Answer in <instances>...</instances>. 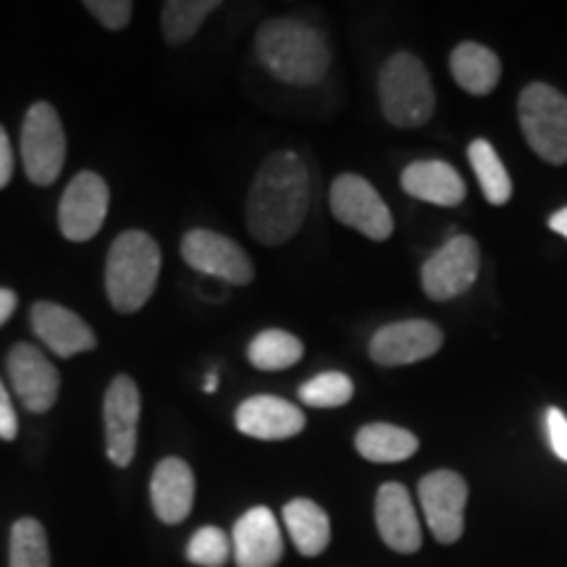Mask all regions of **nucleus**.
I'll return each instance as SVG.
<instances>
[{"label": "nucleus", "instance_id": "b1692460", "mask_svg": "<svg viewBox=\"0 0 567 567\" xmlns=\"http://www.w3.org/2000/svg\"><path fill=\"white\" fill-rule=\"evenodd\" d=\"M467 161H471L473 174H476L478 187L492 205H507L513 197V179H509L505 163L496 155L492 142L484 137L473 140L467 145Z\"/></svg>", "mask_w": 567, "mask_h": 567}, {"label": "nucleus", "instance_id": "aec40b11", "mask_svg": "<svg viewBox=\"0 0 567 567\" xmlns=\"http://www.w3.org/2000/svg\"><path fill=\"white\" fill-rule=\"evenodd\" d=\"M402 189L415 200L455 208L465 200L467 187L455 166L446 161H415L402 172Z\"/></svg>", "mask_w": 567, "mask_h": 567}, {"label": "nucleus", "instance_id": "c9c22d12", "mask_svg": "<svg viewBox=\"0 0 567 567\" xmlns=\"http://www.w3.org/2000/svg\"><path fill=\"white\" fill-rule=\"evenodd\" d=\"M216 389H218V375L210 373L208 379H205V389H203V392H205V394H213V392H216Z\"/></svg>", "mask_w": 567, "mask_h": 567}, {"label": "nucleus", "instance_id": "4468645a", "mask_svg": "<svg viewBox=\"0 0 567 567\" xmlns=\"http://www.w3.org/2000/svg\"><path fill=\"white\" fill-rule=\"evenodd\" d=\"M9 379L21 405L30 413H48L61 392V375L40 347L21 342L9 352Z\"/></svg>", "mask_w": 567, "mask_h": 567}, {"label": "nucleus", "instance_id": "4be33fe9", "mask_svg": "<svg viewBox=\"0 0 567 567\" xmlns=\"http://www.w3.org/2000/svg\"><path fill=\"white\" fill-rule=\"evenodd\" d=\"M284 526H287L292 544L302 557H318L323 555L331 542V520L321 505L313 499H297L284 505Z\"/></svg>", "mask_w": 567, "mask_h": 567}, {"label": "nucleus", "instance_id": "c85d7f7f", "mask_svg": "<svg viewBox=\"0 0 567 567\" xmlns=\"http://www.w3.org/2000/svg\"><path fill=\"white\" fill-rule=\"evenodd\" d=\"M231 557V538L218 526L197 528L187 544V559L197 567H224Z\"/></svg>", "mask_w": 567, "mask_h": 567}, {"label": "nucleus", "instance_id": "393cba45", "mask_svg": "<svg viewBox=\"0 0 567 567\" xmlns=\"http://www.w3.org/2000/svg\"><path fill=\"white\" fill-rule=\"evenodd\" d=\"M302 354L305 347L300 339L281 329L260 331L250 342V347H247V360L258 371H284V368L300 363Z\"/></svg>", "mask_w": 567, "mask_h": 567}, {"label": "nucleus", "instance_id": "412c9836", "mask_svg": "<svg viewBox=\"0 0 567 567\" xmlns=\"http://www.w3.org/2000/svg\"><path fill=\"white\" fill-rule=\"evenodd\" d=\"M450 71L467 95L484 97L499 84L502 63L492 48L478 42H460L450 55Z\"/></svg>", "mask_w": 567, "mask_h": 567}, {"label": "nucleus", "instance_id": "9d476101", "mask_svg": "<svg viewBox=\"0 0 567 567\" xmlns=\"http://www.w3.org/2000/svg\"><path fill=\"white\" fill-rule=\"evenodd\" d=\"M417 496L431 534L439 544H455L465 530L467 484L455 471H434L421 478Z\"/></svg>", "mask_w": 567, "mask_h": 567}, {"label": "nucleus", "instance_id": "7ed1b4c3", "mask_svg": "<svg viewBox=\"0 0 567 567\" xmlns=\"http://www.w3.org/2000/svg\"><path fill=\"white\" fill-rule=\"evenodd\" d=\"M161 247L151 234L130 229L113 239L105 264V292L118 313H137L155 292Z\"/></svg>", "mask_w": 567, "mask_h": 567}, {"label": "nucleus", "instance_id": "a878e982", "mask_svg": "<svg viewBox=\"0 0 567 567\" xmlns=\"http://www.w3.org/2000/svg\"><path fill=\"white\" fill-rule=\"evenodd\" d=\"M216 9H221L218 0H168L161 11L163 38L172 42V45H182V42L193 40L195 32L203 27V21Z\"/></svg>", "mask_w": 567, "mask_h": 567}, {"label": "nucleus", "instance_id": "473e14b6", "mask_svg": "<svg viewBox=\"0 0 567 567\" xmlns=\"http://www.w3.org/2000/svg\"><path fill=\"white\" fill-rule=\"evenodd\" d=\"M13 176V151H11V140L6 134L3 126H0V189L9 187Z\"/></svg>", "mask_w": 567, "mask_h": 567}, {"label": "nucleus", "instance_id": "20e7f679", "mask_svg": "<svg viewBox=\"0 0 567 567\" xmlns=\"http://www.w3.org/2000/svg\"><path fill=\"white\" fill-rule=\"evenodd\" d=\"M379 103L384 118L396 130L429 124L436 109V92L429 69L417 55L408 51L389 55L379 74Z\"/></svg>", "mask_w": 567, "mask_h": 567}, {"label": "nucleus", "instance_id": "bb28decb", "mask_svg": "<svg viewBox=\"0 0 567 567\" xmlns=\"http://www.w3.org/2000/svg\"><path fill=\"white\" fill-rule=\"evenodd\" d=\"M9 567H51L45 526L34 517H21L11 528Z\"/></svg>", "mask_w": 567, "mask_h": 567}, {"label": "nucleus", "instance_id": "f3484780", "mask_svg": "<svg viewBox=\"0 0 567 567\" xmlns=\"http://www.w3.org/2000/svg\"><path fill=\"white\" fill-rule=\"evenodd\" d=\"M237 431L260 442H281L302 434L305 413L292 402L274 394H255L234 413Z\"/></svg>", "mask_w": 567, "mask_h": 567}, {"label": "nucleus", "instance_id": "7c9ffc66", "mask_svg": "<svg viewBox=\"0 0 567 567\" xmlns=\"http://www.w3.org/2000/svg\"><path fill=\"white\" fill-rule=\"evenodd\" d=\"M544 429H547L551 452H555L563 463H567V415L559 408H547Z\"/></svg>", "mask_w": 567, "mask_h": 567}, {"label": "nucleus", "instance_id": "423d86ee", "mask_svg": "<svg viewBox=\"0 0 567 567\" xmlns=\"http://www.w3.org/2000/svg\"><path fill=\"white\" fill-rule=\"evenodd\" d=\"M66 161V134L51 103H34L21 126V163L32 184L48 187L61 176Z\"/></svg>", "mask_w": 567, "mask_h": 567}, {"label": "nucleus", "instance_id": "2f4dec72", "mask_svg": "<svg viewBox=\"0 0 567 567\" xmlns=\"http://www.w3.org/2000/svg\"><path fill=\"white\" fill-rule=\"evenodd\" d=\"M17 434H19L17 410H13L9 389H6L3 381H0V439H3V442H13Z\"/></svg>", "mask_w": 567, "mask_h": 567}, {"label": "nucleus", "instance_id": "5701e85b", "mask_svg": "<svg viewBox=\"0 0 567 567\" xmlns=\"http://www.w3.org/2000/svg\"><path fill=\"white\" fill-rule=\"evenodd\" d=\"M354 450L371 463H402L417 452V436L392 423H368L354 434Z\"/></svg>", "mask_w": 567, "mask_h": 567}, {"label": "nucleus", "instance_id": "a211bd4d", "mask_svg": "<svg viewBox=\"0 0 567 567\" xmlns=\"http://www.w3.org/2000/svg\"><path fill=\"white\" fill-rule=\"evenodd\" d=\"M30 318L40 342L59 358H74V354L97 347L95 331L74 310L63 308L59 302H34Z\"/></svg>", "mask_w": 567, "mask_h": 567}, {"label": "nucleus", "instance_id": "ddd939ff", "mask_svg": "<svg viewBox=\"0 0 567 567\" xmlns=\"http://www.w3.org/2000/svg\"><path fill=\"white\" fill-rule=\"evenodd\" d=\"M444 331L434 321L425 318H413V321L386 323L375 331L371 339V360L381 368H396L421 363L442 350Z\"/></svg>", "mask_w": 567, "mask_h": 567}, {"label": "nucleus", "instance_id": "9b49d317", "mask_svg": "<svg viewBox=\"0 0 567 567\" xmlns=\"http://www.w3.org/2000/svg\"><path fill=\"white\" fill-rule=\"evenodd\" d=\"M109 184L95 172H82L69 182L59 205V229L69 243H87L103 229L109 216Z\"/></svg>", "mask_w": 567, "mask_h": 567}, {"label": "nucleus", "instance_id": "f704fd0d", "mask_svg": "<svg viewBox=\"0 0 567 567\" xmlns=\"http://www.w3.org/2000/svg\"><path fill=\"white\" fill-rule=\"evenodd\" d=\"M547 224H549L551 231H557L559 237L567 239V205H565V208H559L557 213H551Z\"/></svg>", "mask_w": 567, "mask_h": 567}, {"label": "nucleus", "instance_id": "f257e3e1", "mask_svg": "<svg viewBox=\"0 0 567 567\" xmlns=\"http://www.w3.org/2000/svg\"><path fill=\"white\" fill-rule=\"evenodd\" d=\"M310 210V172L292 151L271 153L247 195V229L260 245H284L302 229Z\"/></svg>", "mask_w": 567, "mask_h": 567}, {"label": "nucleus", "instance_id": "6ab92c4d", "mask_svg": "<svg viewBox=\"0 0 567 567\" xmlns=\"http://www.w3.org/2000/svg\"><path fill=\"white\" fill-rule=\"evenodd\" d=\"M155 515L166 526L187 520L195 505V473L182 457H166L155 465L151 481Z\"/></svg>", "mask_w": 567, "mask_h": 567}, {"label": "nucleus", "instance_id": "cd10ccee", "mask_svg": "<svg viewBox=\"0 0 567 567\" xmlns=\"http://www.w3.org/2000/svg\"><path fill=\"white\" fill-rule=\"evenodd\" d=\"M354 384L347 373L339 371H326L316 379L305 381L300 386V402L308 408L329 410V408H342L352 400Z\"/></svg>", "mask_w": 567, "mask_h": 567}, {"label": "nucleus", "instance_id": "f8f14e48", "mask_svg": "<svg viewBox=\"0 0 567 567\" xmlns=\"http://www.w3.org/2000/svg\"><path fill=\"white\" fill-rule=\"evenodd\" d=\"M142 413L140 389L130 375H116L103 400L105 452L116 467L132 465L137 455V429Z\"/></svg>", "mask_w": 567, "mask_h": 567}, {"label": "nucleus", "instance_id": "c756f323", "mask_svg": "<svg viewBox=\"0 0 567 567\" xmlns=\"http://www.w3.org/2000/svg\"><path fill=\"white\" fill-rule=\"evenodd\" d=\"M84 9H87L97 21H101L103 27H109V30L116 32V30H124V27L130 24L134 6L130 3V0H87V3H84Z\"/></svg>", "mask_w": 567, "mask_h": 567}, {"label": "nucleus", "instance_id": "6e6552de", "mask_svg": "<svg viewBox=\"0 0 567 567\" xmlns=\"http://www.w3.org/2000/svg\"><path fill=\"white\" fill-rule=\"evenodd\" d=\"M481 274L478 243L467 234L452 237L423 264L421 284L429 300L446 302L471 292Z\"/></svg>", "mask_w": 567, "mask_h": 567}, {"label": "nucleus", "instance_id": "dca6fc26", "mask_svg": "<svg viewBox=\"0 0 567 567\" xmlns=\"http://www.w3.org/2000/svg\"><path fill=\"white\" fill-rule=\"evenodd\" d=\"M375 528L386 547L400 555H413L423 547L421 520H417L413 496L396 481H389L375 494Z\"/></svg>", "mask_w": 567, "mask_h": 567}, {"label": "nucleus", "instance_id": "f03ea898", "mask_svg": "<svg viewBox=\"0 0 567 567\" xmlns=\"http://www.w3.org/2000/svg\"><path fill=\"white\" fill-rule=\"evenodd\" d=\"M255 53L276 80L295 87L323 82L331 66L329 40L302 19L264 21L255 34Z\"/></svg>", "mask_w": 567, "mask_h": 567}, {"label": "nucleus", "instance_id": "72a5a7b5", "mask_svg": "<svg viewBox=\"0 0 567 567\" xmlns=\"http://www.w3.org/2000/svg\"><path fill=\"white\" fill-rule=\"evenodd\" d=\"M17 305H19L17 292H13V289L0 287V326H3V323L9 321V318L13 316V310H17Z\"/></svg>", "mask_w": 567, "mask_h": 567}, {"label": "nucleus", "instance_id": "0eeeda50", "mask_svg": "<svg viewBox=\"0 0 567 567\" xmlns=\"http://www.w3.org/2000/svg\"><path fill=\"white\" fill-rule=\"evenodd\" d=\"M329 208L339 224L350 226L373 243L392 237L394 218L375 187L360 174L337 176L329 189Z\"/></svg>", "mask_w": 567, "mask_h": 567}, {"label": "nucleus", "instance_id": "39448f33", "mask_svg": "<svg viewBox=\"0 0 567 567\" xmlns=\"http://www.w3.org/2000/svg\"><path fill=\"white\" fill-rule=\"evenodd\" d=\"M517 122L538 158L567 163V95L547 82H534L517 97Z\"/></svg>", "mask_w": 567, "mask_h": 567}, {"label": "nucleus", "instance_id": "2eb2a0df", "mask_svg": "<svg viewBox=\"0 0 567 567\" xmlns=\"http://www.w3.org/2000/svg\"><path fill=\"white\" fill-rule=\"evenodd\" d=\"M231 557L237 567H276L284 557L281 528L268 507H252L234 523Z\"/></svg>", "mask_w": 567, "mask_h": 567}, {"label": "nucleus", "instance_id": "1a4fd4ad", "mask_svg": "<svg viewBox=\"0 0 567 567\" xmlns=\"http://www.w3.org/2000/svg\"><path fill=\"white\" fill-rule=\"evenodd\" d=\"M182 258L195 271L210 276V279L237 284V287H245L255 279L250 255L231 237H224L218 231L193 229L184 234Z\"/></svg>", "mask_w": 567, "mask_h": 567}]
</instances>
